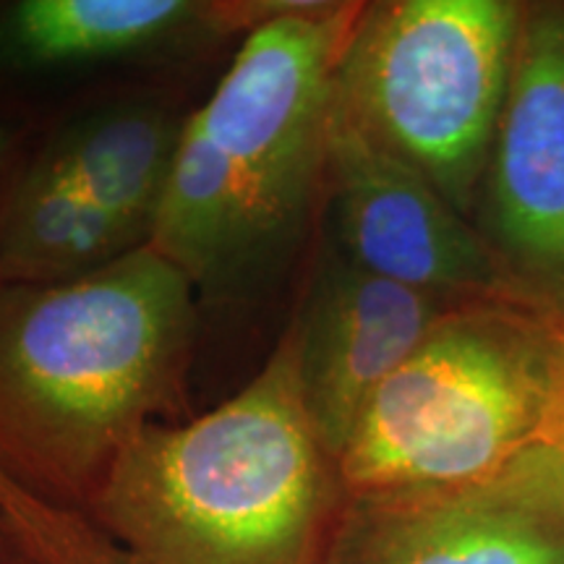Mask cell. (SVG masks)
<instances>
[{"label":"cell","instance_id":"obj_1","mask_svg":"<svg viewBox=\"0 0 564 564\" xmlns=\"http://www.w3.org/2000/svg\"><path fill=\"white\" fill-rule=\"evenodd\" d=\"M194 293L150 243L76 280L0 282V474L87 518L129 444L183 403Z\"/></svg>","mask_w":564,"mask_h":564},{"label":"cell","instance_id":"obj_2","mask_svg":"<svg viewBox=\"0 0 564 564\" xmlns=\"http://www.w3.org/2000/svg\"><path fill=\"white\" fill-rule=\"evenodd\" d=\"M345 497L285 329L241 392L139 434L87 520L121 564H327Z\"/></svg>","mask_w":564,"mask_h":564},{"label":"cell","instance_id":"obj_3","mask_svg":"<svg viewBox=\"0 0 564 564\" xmlns=\"http://www.w3.org/2000/svg\"><path fill=\"white\" fill-rule=\"evenodd\" d=\"M358 11L299 0L246 34L183 123L150 246L194 291H238L299 243L324 188L335 70Z\"/></svg>","mask_w":564,"mask_h":564},{"label":"cell","instance_id":"obj_4","mask_svg":"<svg viewBox=\"0 0 564 564\" xmlns=\"http://www.w3.org/2000/svg\"><path fill=\"white\" fill-rule=\"evenodd\" d=\"M560 343L525 301L457 303L358 415L335 457L345 494L465 481L546 442Z\"/></svg>","mask_w":564,"mask_h":564},{"label":"cell","instance_id":"obj_5","mask_svg":"<svg viewBox=\"0 0 564 564\" xmlns=\"http://www.w3.org/2000/svg\"><path fill=\"white\" fill-rule=\"evenodd\" d=\"M523 0L361 3L333 108L474 220L510 87Z\"/></svg>","mask_w":564,"mask_h":564},{"label":"cell","instance_id":"obj_6","mask_svg":"<svg viewBox=\"0 0 564 564\" xmlns=\"http://www.w3.org/2000/svg\"><path fill=\"white\" fill-rule=\"evenodd\" d=\"M327 564H564V457L539 442L465 481L348 494Z\"/></svg>","mask_w":564,"mask_h":564},{"label":"cell","instance_id":"obj_7","mask_svg":"<svg viewBox=\"0 0 564 564\" xmlns=\"http://www.w3.org/2000/svg\"><path fill=\"white\" fill-rule=\"evenodd\" d=\"M525 303L564 322V3H525L474 212Z\"/></svg>","mask_w":564,"mask_h":564},{"label":"cell","instance_id":"obj_8","mask_svg":"<svg viewBox=\"0 0 564 564\" xmlns=\"http://www.w3.org/2000/svg\"><path fill=\"white\" fill-rule=\"evenodd\" d=\"M335 249L361 270L453 303L520 299L474 220L333 108L327 173Z\"/></svg>","mask_w":564,"mask_h":564},{"label":"cell","instance_id":"obj_9","mask_svg":"<svg viewBox=\"0 0 564 564\" xmlns=\"http://www.w3.org/2000/svg\"><path fill=\"white\" fill-rule=\"evenodd\" d=\"M457 303L377 278L329 241L291 329L306 411L337 457L358 415Z\"/></svg>","mask_w":564,"mask_h":564},{"label":"cell","instance_id":"obj_10","mask_svg":"<svg viewBox=\"0 0 564 564\" xmlns=\"http://www.w3.org/2000/svg\"><path fill=\"white\" fill-rule=\"evenodd\" d=\"M204 34H225L220 0H19L0 11V66L121 61Z\"/></svg>","mask_w":564,"mask_h":564},{"label":"cell","instance_id":"obj_11","mask_svg":"<svg viewBox=\"0 0 564 564\" xmlns=\"http://www.w3.org/2000/svg\"><path fill=\"white\" fill-rule=\"evenodd\" d=\"M150 243V236L79 192L37 154L0 204V282L51 285L84 278Z\"/></svg>","mask_w":564,"mask_h":564},{"label":"cell","instance_id":"obj_12","mask_svg":"<svg viewBox=\"0 0 564 564\" xmlns=\"http://www.w3.org/2000/svg\"><path fill=\"white\" fill-rule=\"evenodd\" d=\"M181 129L158 105H110L68 123L40 154L89 199L152 236Z\"/></svg>","mask_w":564,"mask_h":564},{"label":"cell","instance_id":"obj_13","mask_svg":"<svg viewBox=\"0 0 564 564\" xmlns=\"http://www.w3.org/2000/svg\"><path fill=\"white\" fill-rule=\"evenodd\" d=\"M546 442L564 457V322H562L560 361H556V377H554L552 411H549V421H546Z\"/></svg>","mask_w":564,"mask_h":564},{"label":"cell","instance_id":"obj_14","mask_svg":"<svg viewBox=\"0 0 564 564\" xmlns=\"http://www.w3.org/2000/svg\"><path fill=\"white\" fill-rule=\"evenodd\" d=\"M30 505H32L30 494L21 491L17 484L9 481V478L0 474V512H3L9 520H19L24 518L26 510H30Z\"/></svg>","mask_w":564,"mask_h":564},{"label":"cell","instance_id":"obj_15","mask_svg":"<svg viewBox=\"0 0 564 564\" xmlns=\"http://www.w3.org/2000/svg\"><path fill=\"white\" fill-rule=\"evenodd\" d=\"M19 560H24V552H21L17 533L6 514L0 512V564H17Z\"/></svg>","mask_w":564,"mask_h":564},{"label":"cell","instance_id":"obj_16","mask_svg":"<svg viewBox=\"0 0 564 564\" xmlns=\"http://www.w3.org/2000/svg\"><path fill=\"white\" fill-rule=\"evenodd\" d=\"M11 147H13L11 131L0 126V183H3V175H6V171H9ZM3 199H6V192H3V188H0V204H3Z\"/></svg>","mask_w":564,"mask_h":564},{"label":"cell","instance_id":"obj_17","mask_svg":"<svg viewBox=\"0 0 564 564\" xmlns=\"http://www.w3.org/2000/svg\"><path fill=\"white\" fill-rule=\"evenodd\" d=\"M17 564H32V562H30V560H26V556H24V560H19Z\"/></svg>","mask_w":564,"mask_h":564}]
</instances>
